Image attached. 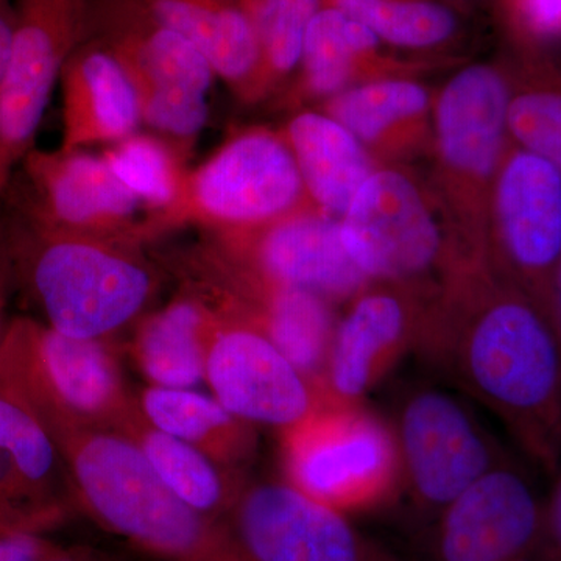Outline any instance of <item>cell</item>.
<instances>
[{"label": "cell", "mask_w": 561, "mask_h": 561, "mask_svg": "<svg viewBox=\"0 0 561 561\" xmlns=\"http://www.w3.org/2000/svg\"><path fill=\"white\" fill-rule=\"evenodd\" d=\"M413 353L493 413L527 460L561 468V345L548 313L513 283L423 321Z\"/></svg>", "instance_id": "1"}, {"label": "cell", "mask_w": 561, "mask_h": 561, "mask_svg": "<svg viewBox=\"0 0 561 561\" xmlns=\"http://www.w3.org/2000/svg\"><path fill=\"white\" fill-rule=\"evenodd\" d=\"M44 426L80 504L105 529L165 561H247L227 524L180 500L124 432Z\"/></svg>", "instance_id": "2"}, {"label": "cell", "mask_w": 561, "mask_h": 561, "mask_svg": "<svg viewBox=\"0 0 561 561\" xmlns=\"http://www.w3.org/2000/svg\"><path fill=\"white\" fill-rule=\"evenodd\" d=\"M21 249L27 286L46 324L69 337L105 341L135 320L153 295L146 262L116 241L32 224Z\"/></svg>", "instance_id": "3"}, {"label": "cell", "mask_w": 561, "mask_h": 561, "mask_svg": "<svg viewBox=\"0 0 561 561\" xmlns=\"http://www.w3.org/2000/svg\"><path fill=\"white\" fill-rule=\"evenodd\" d=\"M0 387L27 402L43 424L124 432L139 413L105 341L69 337L25 317L3 330Z\"/></svg>", "instance_id": "4"}, {"label": "cell", "mask_w": 561, "mask_h": 561, "mask_svg": "<svg viewBox=\"0 0 561 561\" xmlns=\"http://www.w3.org/2000/svg\"><path fill=\"white\" fill-rule=\"evenodd\" d=\"M401 463V496L431 526L468 486L512 459L459 391L413 383L391 421Z\"/></svg>", "instance_id": "5"}, {"label": "cell", "mask_w": 561, "mask_h": 561, "mask_svg": "<svg viewBox=\"0 0 561 561\" xmlns=\"http://www.w3.org/2000/svg\"><path fill=\"white\" fill-rule=\"evenodd\" d=\"M286 482L350 516L401 494V463L390 424L359 405H321L283 431Z\"/></svg>", "instance_id": "6"}, {"label": "cell", "mask_w": 561, "mask_h": 561, "mask_svg": "<svg viewBox=\"0 0 561 561\" xmlns=\"http://www.w3.org/2000/svg\"><path fill=\"white\" fill-rule=\"evenodd\" d=\"M90 35L119 58L153 130L192 139L209 117L214 72L190 39L162 25L135 0H92Z\"/></svg>", "instance_id": "7"}, {"label": "cell", "mask_w": 561, "mask_h": 561, "mask_svg": "<svg viewBox=\"0 0 561 561\" xmlns=\"http://www.w3.org/2000/svg\"><path fill=\"white\" fill-rule=\"evenodd\" d=\"M92 0H13L9 65L0 87V191L38 131L70 55L90 33Z\"/></svg>", "instance_id": "8"}, {"label": "cell", "mask_w": 561, "mask_h": 561, "mask_svg": "<svg viewBox=\"0 0 561 561\" xmlns=\"http://www.w3.org/2000/svg\"><path fill=\"white\" fill-rule=\"evenodd\" d=\"M294 153L275 136L249 133L232 139L191 176L161 224L194 220L209 227H243L280 216L300 197Z\"/></svg>", "instance_id": "9"}, {"label": "cell", "mask_w": 561, "mask_h": 561, "mask_svg": "<svg viewBox=\"0 0 561 561\" xmlns=\"http://www.w3.org/2000/svg\"><path fill=\"white\" fill-rule=\"evenodd\" d=\"M225 524L247 561H404L286 481L243 486Z\"/></svg>", "instance_id": "10"}, {"label": "cell", "mask_w": 561, "mask_h": 561, "mask_svg": "<svg viewBox=\"0 0 561 561\" xmlns=\"http://www.w3.org/2000/svg\"><path fill=\"white\" fill-rule=\"evenodd\" d=\"M205 381L228 412L253 426L290 430L323 405L317 387L260 328L224 313L214 317Z\"/></svg>", "instance_id": "11"}, {"label": "cell", "mask_w": 561, "mask_h": 561, "mask_svg": "<svg viewBox=\"0 0 561 561\" xmlns=\"http://www.w3.org/2000/svg\"><path fill=\"white\" fill-rule=\"evenodd\" d=\"M542 505L530 476L508 459L468 486L434 519V561H538Z\"/></svg>", "instance_id": "12"}, {"label": "cell", "mask_w": 561, "mask_h": 561, "mask_svg": "<svg viewBox=\"0 0 561 561\" xmlns=\"http://www.w3.org/2000/svg\"><path fill=\"white\" fill-rule=\"evenodd\" d=\"M343 245L365 276L415 278L440 254V232L411 181L373 173L343 214Z\"/></svg>", "instance_id": "13"}, {"label": "cell", "mask_w": 561, "mask_h": 561, "mask_svg": "<svg viewBox=\"0 0 561 561\" xmlns=\"http://www.w3.org/2000/svg\"><path fill=\"white\" fill-rule=\"evenodd\" d=\"M497 232L513 283L548 313L561 254V172L523 149L505 160L496 186Z\"/></svg>", "instance_id": "14"}, {"label": "cell", "mask_w": 561, "mask_h": 561, "mask_svg": "<svg viewBox=\"0 0 561 561\" xmlns=\"http://www.w3.org/2000/svg\"><path fill=\"white\" fill-rule=\"evenodd\" d=\"M32 224L46 230L117 241L138 234L140 202L105 160L83 150L31 151Z\"/></svg>", "instance_id": "15"}, {"label": "cell", "mask_w": 561, "mask_h": 561, "mask_svg": "<svg viewBox=\"0 0 561 561\" xmlns=\"http://www.w3.org/2000/svg\"><path fill=\"white\" fill-rule=\"evenodd\" d=\"M421 324L400 297H362L335 327L321 381L323 405H359L394 365L415 351Z\"/></svg>", "instance_id": "16"}, {"label": "cell", "mask_w": 561, "mask_h": 561, "mask_svg": "<svg viewBox=\"0 0 561 561\" xmlns=\"http://www.w3.org/2000/svg\"><path fill=\"white\" fill-rule=\"evenodd\" d=\"M62 147L83 150L94 144H117L135 135L138 91L119 58L88 33L61 72Z\"/></svg>", "instance_id": "17"}, {"label": "cell", "mask_w": 561, "mask_h": 561, "mask_svg": "<svg viewBox=\"0 0 561 561\" xmlns=\"http://www.w3.org/2000/svg\"><path fill=\"white\" fill-rule=\"evenodd\" d=\"M61 470L65 463L43 421L0 387V524L31 529L49 518Z\"/></svg>", "instance_id": "18"}, {"label": "cell", "mask_w": 561, "mask_h": 561, "mask_svg": "<svg viewBox=\"0 0 561 561\" xmlns=\"http://www.w3.org/2000/svg\"><path fill=\"white\" fill-rule=\"evenodd\" d=\"M511 88L496 69L461 70L443 91L438 138L446 161L461 172L489 176L500 162L508 131Z\"/></svg>", "instance_id": "19"}, {"label": "cell", "mask_w": 561, "mask_h": 561, "mask_svg": "<svg viewBox=\"0 0 561 561\" xmlns=\"http://www.w3.org/2000/svg\"><path fill=\"white\" fill-rule=\"evenodd\" d=\"M257 262L272 284L323 298L346 297L367 279L343 245L341 225L324 217H294L275 225L257 247Z\"/></svg>", "instance_id": "20"}, {"label": "cell", "mask_w": 561, "mask_h": 561, "mask_svg": "<svg viewBox=\"0 0 561 561\" xmlns=\"http://www.w3.org/2000/svg\"><path fill=\"white\" fill-rule=\"evenodd\" d=\"M136 401L147 423L201 449L225 470L241 474L256 456L253 424L232 415L214 397L151 386Z\"/></svg>", "instance_id": "21"}, {"label": "cell", "mask_w": 561, "mask_h": 561, "mask_svg": "<svg viewBox=\"0 0 561 561\" xmlns=\"http://www.w3.org/2000/svg\"><path fill=\"white\" fill-rule=\"evenodd\" d=\"M208 58L216 76L241 83L261 65V46L249 11L238 0H135Z\"/></svg>", "instance_id": "22"}, {"label": "cell", "mask_w": 561, "mask_h": 561, "mask_svg": "<svg viewBox=\"0 0 561 561\" xmlns=\"http://www.w3.org/2000/svg\"><path fill=\"white\" fill-rule=\"evenodd\" d=\"M214 317L216 312L205 301L184 297L144 320L133 351L151 386L192 389L205 381Z\"/></svg>", "instance_id": "23"}, {"label": "cell", "mask_w": 561, "mask_h": 561, "mask_svg": "<svg viewBox=\"0 0 561 561\" xmlns=\"http://www.w3.org/2000/svg\"><path fill=\"white\" fill-rule=\"evenodd\" d=\"M289 135L302 183L323 208L345 214L370 176L359 140L334 117L316 113L295 117Z\"/></svg>", "instance_id": "24"}, {"label": "cell", "mask_w": 561, "mask_h": 561, "mask_svg": "<svg viewBox=\"0 0 561 561\" xmlns=\"http://www.w3.org/2000/svg\"><path fill=\"white\" fill-rule=\"evenodd\" d=\"M124 434L138 443L151 468L180 500L214 522L225 523L247 485L241 474L225 470L190 443L151 426L140 411Z\"/></svg>", "instance_id": "25"}, {"label": "cell", "mask_w": 561, "mask_h": 561, "mask_svg": "<svg viewBox=\"0 0 561 561\" xmlns=\"http://www.w3.org/2000/svg\"><path fill=\"white\" fill-rule=\"evenodd\" d=\"M260 323L257 328L320 391L335 331L324 298L273 284Z\"/></svg>", "instance_id": "26"}, {"label": "cell", "mask_w": 561, "mask_h": 561, "mask_svg": "<svg viewBox=\"0 0 561 561\" xmlns=\"http://www.w3.org/2000/svg\"><path fill=\"white\" fill-rule=\"evenodd\" d=\"M368 25L337 7L320 9L306 32L301 60L306 80L317 94L341 90L356 55L378 46Z\"/></svg>", "instance_id": "27"}, {"label": "cell", "mask_w": 561, "mask_h": 561, "mask_svg": "<svg viewBox=\"0 0 561 561\" xmlns=\"http://www.w3.org/2000/svg\"><path fill=\"white\" fill-rule=\"evenodd\" d=\"M335 7L397 46H435L456 31L451 11L424 0H335Z\"/></svg>", "instance_id": "28"}, {"label": "cell", "mask_w": 561, "mask_h": 561, "mask_svg": "<svg viewBox=\"0 0 561 561\" xmlns=\"http://www.w3.org/2000/svg\"><path fill=\"white\" fill-rule=\"evenodd\" d=\"M105 160L117 179L150 208L164 210L175 202L184 175L179 161L161 139L131 135L114 144Z\"/></svg>", "instance_id": "29"}, {"label": "cell", "mask_w": 561, "mask_h": 561, "mask_svg": "<svg viewBox=\"0 0 561 561\" xmlns=\"http://www.w3.org/2000/svg\"><path fill=\"white\" fill-rule=\"evenodd\" d=\"M427 106V94L412 81H379L356 88L332 103V116L357 139L378 138L393 122L415 116Z\"/></svg>", "instance_id": "30"}, {"label": "cell", "mask_w": 561, "mask_h": 561, "mask_svg": "<svg viewBox=\"0 0 561 561\" xmlns=\"http://www.w3.org/2000/svg\"><path fill=\"white\" fill-rule=\"evenodd\" d=\"M508 131L519 149L542 158L561 172V83L542 81L512 94Z\"/></svg>", "instance_id": "31"}, {"label": "cell", "mask_w": 561, "mask_h": 561, "mask_svg": "<svg viewBox=\"0 0 561 561\" xmlns=\"http://www.w3.org/2000/svg\"><path fill=\"white\" fill-rule=\"evenodd\" d=\"M321 0H254L249 11L260 39L262 61L289 72L301 61L302 44Z\"/></svg>", "instance_id": "32"}, {"label": "cell", "mask_w": 561, "mask_h": 561, "mask_svg": "<svg viewBox=\"0 0 561 561\" xmlns=\"http://www.w3.org/2000/svg\"><path fill=\"white\" fill-rule=\"evenodd\" d=\"M51 549L31 529L0 524V561H43Z\"/></svg>", "instance_id": "33"}, {"label": "cell", "mask_w": 561, "mask_h": 561, "mask_svg": "<svg viewBox=\"0 0 561 561\" xmlns=\"http://www.w3.org/2000/svg\"><path fill=\"white\" fill-rule=\"evenodd\" d=\"M538 561H561V468L542 505V526Z\"/></svg>", "instance_id": "34"}, {"label": "cell", "mask_w": 561, "mask_h": 561, "mask_svg": "<svg viewBox=\"0 0 561 561\" xmlns=\"http://www.w3.org/2000/svg\"><path fill=\"white\" fill-rule=\"evenodd\" d=\"M524 16L538 35L561 33V0H522Z\"/></svg>", "instance_id": "35"}, {"label": "cell", "mask_w": 561, "mask_h": 561, "mask_svg": "<svg viewBox=\"0 0 561 561\" xmlns=\"http://www.w3.org/2000/svg\"><path fill=\"white\" fill-rule=\"evenodd\" d=\"M14 11L13 3L0 0V87L9 65L11 36H13Z\"/></svg>", "instance_id": "36"}, {"label": "cell", "mask_w": 561, "mask_h": 561, "mask_svg": "<svg viewBox=\"0 0 561 561\" xmlns=\"http://www.w3.org/2000/svg\"><path fill=\"white\" fill-rule=\"evenodd\" d=\"M549 316H551V321L553 328H556L557 335H559L561 345V254L559 262H557L556 272H553Z\"/></svg>", "instance_id": "37"}, {"label": "cell", "mask_w": 561, "mask_h": 561, "mask_svg": "<svg viewBox=\"0 0 561 561\" xmlns=\"http://www.w3.org/2000/svg\"><path fill=\"white\" fill-rule=\"evenodd\" d=\"M43 561H111L108 557L102 553L91 551V549H70V551H58L51 549Z\"/></svg>", "instance_id": "38"}, {"label": "cell", "mask_w": 561, "mask_h": 561, "mask_svg": "<svg viewBox=\"0 0 561 561\" xmlns=\"http://www.w3.org/2000/svg\"><path fill=\"white\" fill-rule=\"evenodd\" d=\"M2 312H3V276L2 271H0V343H2Z\"/></svg>", "instance_id": "39"}]
</instances>
